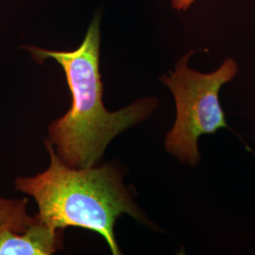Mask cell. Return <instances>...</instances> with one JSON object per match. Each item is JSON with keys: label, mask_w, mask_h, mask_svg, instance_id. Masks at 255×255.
Instances as JSON below:
<instances>
[{"label": "cell", "mask_w": 255, "mask_h": 255, "mask_svg": "<svg viewBox=\"0 0 255 255\" xmlns=\"http://www.w3.org/2000/svg\"><path fill=\"white\" fill-rule=\"evenodd\" d=\"M27 200L5 199L0 197V227L16 233H24L35 222V217L27 214Z\"/></svg>", "instance_id": "cell-5"}, {"label": "cell", "mask_w": 255, "mask_h": 255, "mask_svg": "<svg viewBox=\"0 0 255 255\" xmlns=\"http://www.w3.org/2000/svg\"><path fill=\"white\" fill-rule=\"evenodd\" d=\"M193 54V50L185 53L173 71L160 79L172 93L176 104V119L165 136V149L190 166L201 162V136L228 128L219 92L223 85L235 80L239 71L237 61L227 58L213 72L201 73L189 66Z\"/></svg>", "instance_id": "cell-3"}, {"label": "cell", "mask_w": 255, "mask_h": 255, "mask_svg": "<svg viewBox=\"0 0 255 255\" xmlns=\"http://www.w3.org/2000/svg\"><path fill=\"white\" fill-rule=\"evenodd\" d=\"M196 0H171V6L178 11H185L191 7Z\"/></svg>", "instance_id": "cell-6"}, {"label": "cell", "mask_w": 255, "mask_h": 255, "mask_svg": "<svg viewBox=\"0 0 255 255\" xmlns=\"http://www.w3.org/2000/svg\"><path fill=\"white\" fill-rule=\"evenodd\" d=\"M63 230L47 225L35 216L24 233L0 227V255H50L62 247Z\"/></svg>", "instance_id": "cell-4"}, {"label": "cell", "mask_w": 255, "mask_h": 255, "mask_svg": "<svg viewBox=\"0 0 255 255\" xmlns=\"http://www.w3.org/2000/svg\"><path fill=\"white\" fill-rule=\"evenodd\" d=\"M101 15L95 16L82 45L73 51H52L38 46L23 48L37 63L54 59L64 68L72 95L70 110L48 128L49 141L64 164L90 167L101 160L110 142L128 128L148 119L158 106L155 98H145L118 112L103 104L100 72Z\"/></svg>", "instance_id": "cell-1"}, {"label": "cell", "mask_w": 255, "mask_h": 255, "mask_svg": "<svg viewBox=\"0 0 255 255\" xmlns=\"http://www.w3.org/2000/svg\"><path fill=\"white\" fill-rule=\"evenodd\" d=\"M46 147L50 156L46 171L33 177H17L14 182L16 190L36 201L40 220L57 230L81 227L97 232L115 255H120L114 229L121 215L127 214L142 224L152 226L116 166L74 168L59 158L48 139Z\"/></svg>", "instance_id": "cell-2"}]
</instances>
